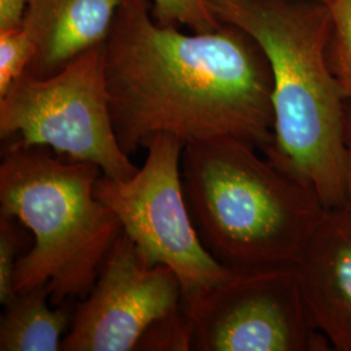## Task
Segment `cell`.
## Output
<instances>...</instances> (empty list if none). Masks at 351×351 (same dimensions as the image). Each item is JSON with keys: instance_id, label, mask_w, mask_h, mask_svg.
I'll list each match as a JSON object with an SVG mask.
<instances>
[{"instance_id": "obj_11", "label": "cell", "mask_w": 351, "mask_h": 351, "mask_svg": "<svg viewBox=\"0 0 351 351\" xmlns=\"http://www.w3.org/2000/svg\"><path fill=\"white\" fill-rule=\"evenodd\" d=\"M52 306L46 285L19 294L0 317V350H62L72 316Z\"/></svg>"}, {"instance_id": "obj_4", "label": "cell", "mask_w": 351, "mask_h": 351, "mask_svg": "<svg viewBox=\"0 0 351 351\" xmlns=\"http://www.w3.org/2000/svg\"><path fill=\"white\" fill-rule=\"evenodd\" d=\"M95 164L63 160L47 147L7 146L0 164V213L33 234L14 271L17 294L46 285L51 303L85 298L123 226L97 197Z\"/></svg>"}, {"instance_id": "obj_18", "label": "cell", "mask_w": 351, "mask_h": 351, "mask_svg": "<svg viewBox=\"0 0 351 351\" xmlns=\"http://www.w3.org/2000/svg\"><path fill=\"white\" fill-rule=\"evenodd\" d=\"M345 146H346V178H348V204L351 208V101L348 103L346 110V130H345Z\"/></svg>"}, {"instance_id": "obj_17", "label": "cell", "mask_w": 351, "mask_h": 351, "mask_svg": "<svg viewBox=\"0 0 351 351\" xmlns=\"http://www.w3.org/2000/svg\"><path fill=\"white\" fill-rule=\"evenodd\" d=\"M27 0H0V30L23 25Z\"/></svg>"}, {"instance_id": "obj_15", "label": "cell", "mask_w": 351, "mask_h": 351, "mask_svg": "<svg viewBox=\"0 0 351 351\" xmlns=\"http://www.w3.org/2000/svg\"><path fill=\"white\" fill-rule=\"evenodd\" d=\"M137 350H193V324L184 307L151 326L139 341Z\"/></svg>"}, {"instance_id": "obj_7", "label": "cell", "mask_w": 351, "mask_h": 351, "mask_svg": "<svg viewBox=\"0 0 351 351\" xmlns=\"http://www.w3.org/2000/svg\"><path fill=\"white\" fill-rule=\"evenodd\" d=\"M193 350L328 351L295 265L233 272L189 313Z\"/></svg>"}, {"instance_id": "obj_10", "label": "cell", "mask_w": 351, "mask_h": 351, "mask_svg": "<svg viewBox=\"0 0 351 351\" xmlns=\"http://www.w3.org/2000/svg\"><path fill=\"white\" fill-rule=\"evenodd\" d=\"M126 0H27L23 26L37 52L27 72L50 75L104 45Z\"/></svg>"}, {"instance_id": "obj_5", "label": "cell", "mask_w": 351, "mask_h": 351, "mask_svg": "<svg viewBox=\"0 0 351 351\" xmlns=\"http://www.w3.org/2000/svg\"><path fill=\"white\" fill-rule=\"evenodd\" d=\"M0 137L8 146L47 147L95 164L113 180H128L138 169L114 132L103 45L53 75L26 71L16 80L0 97Z\"/></svg>"}, {"instance_id": "obj_6", "label": "cell", "mask_w": 351, "mask_h": 351, "mask_svg": "<svg viewBox=\"0 0 351 351\" xmlns=\"http://www.w3.org/2000/svg\"><path fill=\"white\" fill-rule=\"evenodd\" d=\"M184 147L172 136H154L137 172L128 180L101 175L95 194L119 217L139 256L149 265L169 267L180 278L182 307L189 314L233 271L204 247L194 226L181 176Z\"/></svg>"}, {"instance_id": "obj_13", "label": "cell", "mask_w": 351, "mask_h": 351, "mask_svg": "<svg viewBox=\"0 0 351 351\" xmlns=\"http://www.w3.org/2000/svg\"><path fill=\"white\" fill-rule=\"evenodd\" d=\"M155 20L163 25L186 26L191 32H213L223 26L208 0H151Z\"/></svg>"}, {"instance_id": "obj_3", "label": "cell", "mask_w": 351, "mask_h": 351, "mask_svg": "<svg viewBox=\"0 0 351 351\" xmlns=\"http://www.w3.org/2000/svg\"><path fill=\"white\" fill-rule=\"evenodd\" d=\"M246 141L188 143L181 176L204 247L233 272L291 267L326 211L315 189Z\"/></svg>"}, {"instance_id": "obj_19", "label": "cell", "mask_w": 351, "mask_h": 351, "mask_svg": "<svg viewBox=\"0 0 351 351\" xmlns=\"http://www.w3.org/2000/svg\"><path fill=\"white\" fill-rule=\"evenodd\" d=\"M301 1H307V3H316V4H324V5H329L333 0H301Z\"/></svg>"}, {"instance_id": "obj_14", "label": "cell", "mask_w": 351, "mask_h": 351, "mask_svg": "<svg viewBox=\"0 0 351 351\" xmlns=\"http://www.w3.org/2000/svg\"><path fill=\"white\" fill-rule=\"evenodd\" d=\"M37 52L24 26L0 30V97L29 69Z\"/></svg>"}, {"instance_id": "obj_16", "label": "cell", "mask_w": 351, "mask_h": 351, "mask_svg": "<svg viewBox=\"0 0 351 351\" xmlns=\"http://www.w3.org/2000/svg\"><path fill=\"white\" fill-rule=\"evenodd\" d=\"M20 223L11 216L0 213V302L5 307L19 295L14 290V271L21 256Z\"/></svg>"}, {"instance_id": "obj_8", "label": "cell", "mask_w": 351, "mask_h": 351, "mask_svg": "<svg viewBox=\"0 0 351 351\" xmlns=\"http://www.w3.org/2000/svg\"><path fill=\"white\" fill-rule=\"evenodd\" d=\"M180 308V278L167 265L146 263L123 232L95 285L77 306L62 350H137L151 326Z\"/></svg>"}, {"instance_id": "obj_2", "label": "cell", "mask_w": 351, "mask_h": 351, "mask_svg": "<svg viewBox=\"0 0 351 351\" xmlns=\"http://www.w3.org/2000/svg\"><path fill=\"white\" fill-rule=\"evenodd\" d=\"M224 24L250 34L274 77V145L263 147L308 182L326 210L348 204L349 99L326 63L330 10L301 0H208Z\"/></svg>"}, {"instance_id": "obj_12", "label": "cell", "mask_w": 351, "mask_h": 351, "mask_svg": "<svg viewBox=\"0 0 351 351\" xmlns=\"http://www.w3.org/2000/svg\"><path fill=\"white\" fill-rule=\"evenodd\" d=\"M328 7L330 30L326 42V63L351 101V0H333Z\"/></svg>"}, {"instance_id": "obj_9", "label": "cell", "mask_w": 351, "mask_h": 351, "mask_svg": "<svg viewBox=\"0 0 351 351\" xmlns=\"http://www.w3.org/2000/svg\"><path fill=\"white\" fill-rule=\"evenodd\" d=\"M295 269L315 326L332 349L351 351V208L326 210Z\"/></svg>"}, {"instance_id": "obj_1", "label": "cell", "mask_w": 351, "mask_h": 351, "mask_svg": "<svg viewBox=\"0 0 351 351\" xmlns=\"http://www.w3.org/2000/svg\"><path fill=\"white\" fill-rule=\"evenodd\" d=\"M114 132L128 155L154 136L274 145V77L259 43L237 26L182 33L147 0H126L104 45Z\"/></svg>"}]
</instances>
